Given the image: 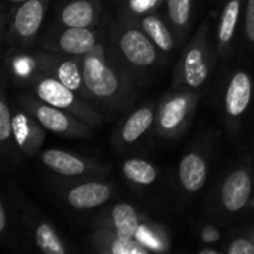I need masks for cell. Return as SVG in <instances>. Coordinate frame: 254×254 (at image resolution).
<instances>
[{"mask_svg": "<svg viewBox=\"0 0 254 254\" xmlns=\"http://www.w3.org/2000/svg\"><path fill=\"white\" fill-rule=\"evenodd\" d=\"M113 195V188L106 182H85L65 192V201L76 210H94L104 205Z\"/></svg>", "mask_w": 254, "mask_h": 254, "instance_id": "17", "label": "cell"}, {"mask_svg": "<svg viewBox=\"0 0 254 254\" xmlns=\"http://www.w3.org/2000/svg\"><path fill=\"white\" fill-rule=\"evenodd\" d=\"M214 52L210 42L208 22H204L182 52L173 77V89H201L213 70Z\"/></svg>", "mask_w": 254, "mask_h": 254, "instance_id": "3", "label": "cell"}, {"mask_svg": "<svg viewBox=\"0 0 254 254\" xmlns=\"http://www.w3.org/2000/svg\"><path fill=\"white\" fill-rule=\"evenodd\" d=\"M27 83L31 88V92L42 101L73 113L92 125H98L103 122L104 116L91 104L92 101L83 98L55 77L40 71L39 68L34 67L27 74Z\"/></svg>", "mask_w": 254, "mask_h": 254, "instance_id": "4", "label": "cell"}, {"mask_svg": "<svg viewBox=\"0 0 254 254\" xmlns=\"http://www.w3.org/2000/svg\"><path fill=\"white\" fill-rule=\"evenodd\" d=\"M156 112L152 104L143 106L129 113L118 127L113 141L118 147H125L137 143L155 124Z\"/></svg>", "mask_w": 254, "mask_h": 254, "instance_id": "16", "label": "cell"}, {"mask_svg": "<svg viewBox=\"0 0 254 254\" xmlns=\"http://www.w3.org/2000/svg\"><path fill=\"white\" fill-rule=\"evenodd\" d=\"M246 36L247 40L254 45V0H247L246 4Z\"/></svg>", "mask_w": 254, "mask_h": 254, "instance_id": "29", "label": "cell"}, {"mask_svg": "<svg viewBox=\"0 0 254 254\" xmlns=\"http://www.w3.org/2000/svg\"><path fill=\"white\" fill-rule=\"evenodd\" d=\"M54 19L64 27H100L103 21V4L100 0H61L55 6Z\"/></svg>", "mask_w": 254, "mask_h": 254, "instance_id": "10", "label": "cell"}, {"mask_svg": "<svg viewBox=\"0 0 254 254\" xmlns=\"http://www.w3.org/2000/svg\"><path fill=\"white\" fill-rule=\"evenodd\" d=\"M22 1H27V0H4V4H6V6H9V7L12 9V7L18 6V4H19V3H22Z\"/></svg>", "mask_w": 254, "mask_h": 254, "instance_id": "31", "label": "cell"}, {"mask_svg": "<svg viewBox=\"0 0 254 254\" xmlns=\"http://www.w3.org/2000/svg\"><path fill=\"white\" fill-rule=\"evenodd\" d=\"M12 112L6 98V89L4 85L1 88L0 95V141L3 144V149L9 147V141L13 138V129H12Z\"/></svg>", "mask_w": 254, "mask_h": 254, "instance_id": "25", "label": "cell"}, {"mask_svg": "<svg viewBox=\"0 0 254 254\" xmlns=\"http://www.w3.org/2000/svg\"><path fill=\"white\" fill-rule=\"evenodd\" d=\"M131 19L137 21V24L153 40V43L158 46V49L161 51L162 55H168L173 52V49L176 46V40H177L176 34L171 30L170 24H167L156 12L146 13V15L131 18Z\"/></svg>", "mask_w": 254, "mask_h": 254, "instance_id": "20", "label": "cell"}, {"mask_svg": "<svg viewBox=\"0 0 254 254\" xmlns=\"http://www.w3.org/2000/svg\"><path fill=\"white\" fill-rule=\"evenodd\" d=\"M36 246L45 254H65L67 247L49 223H39L34 229Z\"/></svg>", "mask_w": 254, "mask_h": 254, "instance_id": "24", "label": "cell"}, {"mask_svg": "<svg viewBox=\"0 0 254 254\" xmlns=\"http://www.w3.org/2000/svg\"><path fill=\"white\" fill-rule=\"evenodd\" d=\"M158 228L153 225H140L138 232L135 235V238L143 243L146 247H149L152 252H164L167 250V244H165V237L161 231H156Z\"/></svg>", "mask_w": 254, "mask_h": 254, "instance_id": "26", "label": "cell"}, {"mask_svg": "<svg viewBox=\"0 0 254 254\" xmlns=\"http://www.w3.org/2000/svg\"><path fill=\"white\" fill-rule=\"evenodd\" d=\"M243 0H225L219 25H217V51L222 55H226L234 42L237 25L240 22Z\"/></svg>", "mask_w": 254, "mask_h": 254, "instance_id": "21", "label": "cell"}, {"mask_svg": "<svg viewBox=\"0 0 254 254\" xmlns=\"http://www.w3.org/2000/svg\"><path fill=\"white\" fill-rule=\"evenodd\" d=\"M42 162L54 173L64 177H80L91 174H104L106 168L91 162L88 159L79 158L64 150L49 149L42 153Z\"/></svg>", "mask_w": 254, "mask_h": 254, "instance_id": "12", "label": "cell"}, {"mask_svg": "<svg viewBox=\"0 0 254 254\" xmlns=\"http://www.w3.org/2000/svg\"><path fill=\"white\" fill-rule=\"evenodd\" d=\"M12 129H13V141L21 153L25 156H31L45 143V128L40 122L31 116L27 110H18L12 116Z\"/></svg>", "mask_w": 254, "mask_h": 254, "instance_id": "13", "label": "cell"}, {"mask_svg": "<svg viewBox=\"0 0 254 254\" xmlns=\"http://www.w3.org/2000/svg\"><path fill=\"white\" fill-rule=\"evenodd\" d=\"M83 80L92 103L103 107L125 112L137 97L135 80L116 58L110 46L100 40L85 57H82Z\"/></svg>", "mask_w": 254, "mask_h": 254, "instance_id": "1", "label": "cell"}, {"mask_svg": "<svg viewBox=\"0 0 254 254\" xmlns=\"http://www.w3.org/2000/svg\"><path fill=\"white\" fill-rule=\"evenodd\" d=\"M164 3L165 0H125L121 16L137 18L146 13H152Z\"/></svg>", "mask_w": 254, "mask_h": 254, "instance_id": "27", "label": "cell"}, {"mask_svg": "<svg viewBox=\"0 0 254 254\" xmlns=\"http://www.w3.org/2000/svg\"><path fill=\"white\" fill-rule=\"evenodd\" d=\"M91 247L103 254H149L152 250L140 243L137 238L127 240L119 237L118 234L104 229L95 228L94 232L88 237Z\"/></svg>", "mask_w": 254, "mask_h": 254, "instance_id": "18", "label": "cell"}, {"mask_svg": "<svg viewBox=\"0 0 254 254\" xmlns=\"http://www.w3.org/2000/svg\"><path fill=\"white\" fill-rule=\"evenodd\" d=\"M122 174L129 180L131 183H135L138 186H149L152 185L158 177V170L155 165L144 159L132 158L124 162L122 165Z\"/></svg>", "mask_w": 254, "mask_h": 254, "instance_id": "23", "label": "cell"}, {"mask_svg": "<svg viewBox=\"0 0 254 254\" xmlns=\"http://www.w3.org/2000/svg\"><path fill=\"white\" fill-rule=\"evenodd\" d=\"M140 225V216L131 204H116L94 220L95 228L109 229L127 240L135 238Z\"/></svg>", "mask_w": 254, "mask_h": 254, "instance_id": "14", "label": "cell"}, {"mask_svg": "<svg viewBox=\"0 0 254 254\" xmlns=\"http://www.w3.org/2000/svg\"><path fill=\"white\" fill-rule=\"evenodd\" d=\"M18 104L31 116H34L46 131L57 134L60 137L89 138L94 134L95 125L77 118L73 113H68L65 110H61L42 101L33 92L19 95Z\"/></svg>", "mask_w": 254, "mask_h": 254, "instance_id": "5", "label": "cell"}, {"mask_svg": "<svg viewBox=\"0 0 254 254\" xmlns=\"http://www.w3.org/2000/svg\"><path fill=\"white\" fill-rule=\"evenodd\" d=\"M207 161L199 152L186 153L182 158L177 170L179 182L182 188L189 193H195L204 188L207 182Z\"/></svg>", "mask_w": 254, "mask_h": 254, "instance_id": "19", "label": "cell"}, {"mask_svg": "<svg viewBox=\"0 0 254 254\" xmlns=\"http://www.w3.org/2000/svg\"><path fill=\"white\" fill-rule=\"evenodd\" d=\"M101 27H64L55 22L45 28L39 39V45L43 51L71 57H85L101 40Z\"/></svg>", "mask_w": 254, "mask_h": 254, "instance_id": "8", "label": "cell"}, {"mask_svg": "<svg viewBox=\"0 0 254 254\" xmlns=\"http://www.w3.org/2000/svg\"><path fill=\"white\" fill-rule=\"evenodd\" d=\"M228 254H254V240L238 237L231 241V244L226 249Z\"/></svg>", "mask_w": 254, "mask_h": 254, "instance_id": "28", "label": "cell"}, {"mask_svg": "<svg viewBox=\"0 0 254 254\" xmlns=\"http://www.w3.org/2000/svg\"><path fill=\"white\" fill-rule=\"evenodd\" d=\"M254 177L246 167L229 173L220 188V202L228 213H238L247 207L253 193Z\"/></svg>", "mask_w": 254, "mask_h": 254, "instance_id": "11", "label": "cell"}, {"mask_svg": "<svg viewBox=\"0 0 254 254\" xmlns=\"http://www.w3.org/2000/svg\"><path fill=\"white\" fill-rule=\"evenodd\" d=\"M33 67L40 71L55 77L83 98L92 101L91 94L83 80V68H82V57H71L49 51H37L30 55Z\"/></svg>", "mask_w": 254, "mask_h": 254, "instance_id": "9", "label": "cell"}, {"mask_svg": "<svg viewBox=\"0 0 254 254\" xmlns=\"http://www.w3.org/2000/svg\"><path fill=\"white\" fill-rule=\"evenodd\" d=\"M253 95V80L252 76L238 70L232 74L226 91H225V115L231 122H237L247 110Z\"/></svg>", "mask_w": 254, "mask_h": 254, "instance_id": "15", "label": "cell"}, {"mask_svg": "<svg viewBox=\"0 0 254 254\" xmlns=\"http://www.w3.org/2000/svg\"><path fill=\"white\" fill-rule=\"evenodd\" d=\"M167 19L177 40H183L193 19L195 0H165Z\"/></svg>", "mask_w": 254, "mask_h": 254, "instance_id": "22", "label": "cell"}, {"mask_svg": "<svg viewBox=\"0 0 254 254\" xmlns=\"http://www.w3.org/2000/svg\"><path fill=\"white\" fill-rule=\"evenodd\" d=\"M6 226H7V214H6V207L1 202L0 204V234L6 232Z\"/></svg>", "mask_w": 254, "mask_h": 254, "instance_id": "30", "label": "cell"}, {"mask_svg": "<svg viewBox=\"0 0 254 254\" xmlns=\"http://www.w3.org/2000/svg\"><path fill=\"white\" fill-rule=\"evenodd\" d=\"M199 94L192 89H173L164 97L156 110V134L164 140H174L180 137L189 127Z\"/></svg>", "mask_w": 254, "mask_h": 254, "instance_id": "6", "label": "cell"}, {"mask_svg": "<svg viewBox=\"0 0 254 254\" xmlns=\"http://www.w3.org/2000/svg\"><path fill=\"white\" fill-rule=\"evenodd\" d=\"M51 0H27L10 9L9 27L3 33L9 36V43L16 49L33 48L39 39Z\"/></svg>", "mask_w": 254, "mask_h": 254, "instance_id": "7", "label": "cell"}, {"mask_svg": "<svg viewBox=\"0 0 254 254\" xmlns=\"http://www.w3.org/2000/svg\"><path fill=\"white\" fill-rule=\"evenodd\" d=\"M109 46L137 83L158 65L161 51L135 19L121 16L110 28Z\"/></svg>", "mask_w": 254, "mask_h": 254, "instance_id": "2", "label": "cell"}]
</instances>
